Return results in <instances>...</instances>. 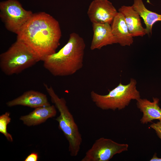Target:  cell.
<instances>
[{"label": "cell", "instance_id": "5b68a950", "mask_svg": "<svg viewBox=\"0 0 161 161\" xmlns=\"http://www.w3.org/2000/svg\"><path fill=\"white\" fill-rule=\"evenodd\" d=\"M40 60L23 42L16 41L6 51L0 55V68L5 75L19 74L35 65Z\"/></svg>", "mask_w": 161, "mask_h": 161}, {"label": "cell", "instance_id": "30bf717a", "mask_svg": "<svg viewBox=\"0 0 161 161\" xmlns=\"http://www.w3.org/2000/svg\"><path fill=\"white\" fill-rule=\"evenodd\" d=\"M9 107L18 105L36 108L50 105L46 95L33 90L27 91L19 97L6 103Z\"/></svg>", "mask_w": 161, "mask_h": 161}, {"label": "cell", "instance_id": "ac0fdd59", "mask_svg": "<svg viewBox=\"0 0 161 161\" xmlns=\"http://www.w3.org/2000/svg\"><path fill=\"white\" fill-rule=\"evenodd\" d=\"M38 153L35 152H32L26 157L24 161H37L38 160Z\"/></svg>", "mask_w": 161, "mask_h": 161}, {"label": "cell", "instance_id": "7a4b0ae2", "mask_svg": "<svg viewBox=\"0 0 161 161\" xmlns=\"http://www.w3.org/2000/svg\"><path fill=\"white\" fill-rule=\"evenodd\" d=\"M85 47L83 38L78 34L72 32L62 48L44 59L43 66L55 76L72 75L83 66Z\"/></svg>", "mask_w": 161, "mask_h": 161}, {"label": "cell", "instance_id": "2e32d148", "mask_svg": "<svg viewBox=\"0 0 161 161\" xmlns=\"http://www.w3.org/2000/svg\"><path fill=\"white\" fill-rule=\"evenodd\" d=\"M10 116V113L8 112H6L0 116V132L4 135L8 141L12 142L13 138L12 135L7 130V125L11 120Z\"/></svg>", "mask_w": 161, "mask_h": 161}, {"label": "cell", "instance_id": "9a60e30c", "mask_svg": "<svg viewBox=\"0 0 161 161\" xmlns=\"http://www.w3.org/2000/svg\"><path fill=\"white\" fill-rule=\"evenodd\" d=\"M132 6L143 20L146 34L151 35L154 24L157 21H161V14L147 9L143 0H134Z\"/></svg>", "mask_w": 161, "mask_h": 161}, {"label": "cell", "instance_id": "e0dca14e", "mask_svg": "<svg viewBox=\"0 0 161 161\" xmlns=\"http://www.w3.org/2000/svg\"><path fill=\"white\" fill-rule=\"evenodd\" d=\"M149 127L154 129L158 137L161 140V120L156 123H153Z\"/></svg>", "mask_w": 161, "mask_h": 161}, {"label": "cell", "instance_id": "d6986e66", "mask_svg": "<svg viewBox=\"0 0 161 161\" xmlns=\"http://www.w3.org/2000/svg\"><path fill=\"white\" fill-rule=\"evenodd\" d=\"M150 161H161V158L158 157L157 154L155 153L152 157L150 160Z\"/></svg>", "mask_w": 161, "mask_h": 161}, {"label": "cell", "instance_id": "8fae6325", "mask_svg": "<svg viewBox=\"0 0 161 161\" xmlns=\"http://www.w3.org/2000/svg\"><path fill=\"white\" fill-rule=\"evenodd\" d=\"M124 16L129 31L133 37H143L146 34L141 24L140 16L132 5H123L118 9Z\"/></svg>", "mask_w": 161, "mask_h": 161}, {"label": "cell", "instance_id": "ba28073f", "mask_svg": "<svg viewBox=\"0 0 161 161\" xmlns=\"http://www.w3.org/2000/svg\"><path fill=\"white\" fill-rule=\"evenodd\" d=\"M118 13L108 0H93L89 6L87 14L92 23L111 24Z\"/></svg>", "mask_w": 161, "mask_h": 161}, {"label": "cell", "instance_id": "277c9868", "mask_svg": "<svg viewBox=\"0 0 161 161\" xmlns=\"http://www.w3.org/2000/svg\"><path fill=\"white\" fill-rule=\"evenodd\" d=\"M137 83L136 80L131 78L127 84L120 83L104 95L92 91L90 93L92 100L98 108L103 110H122L128 106L132 100H137L140 98Z\"/></svg>", "mask_w": 161, "mask_h": 161}, {"label": "cell", "instance_id": "8992f818", "mask_svg": "<svg viewBox=\"0 0 161 161\" xmlns=\"http://www.w3.org/2000/svg\"><path fill=\"white\" fill-rule=\"evenodd\" d=\"M33 13L25 10L17 0L0 3V17L9 31L17 34L32 16Z\"/></svg>", "mask_w": 161, "mask_h": 161}, {"label": "cell", "instance_id": "9c48e42d", "mask_svg": "<svg viewBox=\"0 0 161 161\" xmlns=\"http://www.w3.org/2000/svg\"><path fill=\"white\" fill-rule=\"evenodd\" d=\"M93 32L90 49H100L104 46L117 44L112 30L111 24L107 23H92Z\"/></svg>", "mask_w": 161, "mask_h": 161}, {"label": "cell", "instance_id": "6da1fadb", "mask_svg": "<svg viewBox=\"0 0 161 161\" xmlns=\"http://www.w3.org/2000/svg\"><path fill=\"white\" fill-rule=\"evenodd\" d=\"M40 60L55 53L60 44L61 32L59 22L44 12L33 13L17 34Z\"/></svg>", "mask_w": 161, "mask_h": 161}, {"label": "cell", "instance_id": "7c38bea8", "mask_svg": "<svg viewBox=\"0 0 161 161\" xmlns=\"http://www.w3.org/2000/svg\"><path fill=\"white\" fill-rule=\"evenodd\" d=\"M153 101L140 98L137 100V106L143 116L140 120L141 123L147 124L155 120H161V108L159 105V99L153 97Z\"/></svg>", "mask_w": 161, "mask_h": 161}, {"label": "cell", "instance_id": "4fadbf2b", "mask_svg": "<svg viewBox=\"0 0 161 161\" xmlns=\"http://www.w3.org/2000/svg\"><path fill=\"white\" fill-rule=\"evenodd\" d=\"M111 25L117 43L122 46H130L133 44V37L129 32L124 16L121 13H117Z\"/></svg>", "mask_w": 161, "mask_h": 161}, {"label": "cell", "instance_id": "3957f363", "mask_svg": "<svg viewBox=\"0 0 161 161\" xmlns=\"http://www.w3.org/2000/svg\"><path fill=\"white\" fill-rule=\"evenodd\" d=\"M44 85L51 101L60 112V115L56 120L58 123L59 129L63 132L68 142L70 154L71 156L76 157L79 152L82 141L78 127L65 99L59 97L51 86H49L45 83Z\"/></svg>", "mask_w": 161, "mask_h": 161}, {"label": "cell", "instance_id": "52a82bcc", "mask_svg": "<svg viewBox=\"0 0 161 161\" xmlns=\"http://www.w3.org/2000/svg\"><path fill=\"white\" fill-rule=\"evenodd\" d=\"M129 145L104 137L96 140L81 161H108L117 154L128 150Z\"/></svg>", "mask_w": 161, "mask_h": 161}, {"label": "cell", "instance_id": "5bb4252c", "mask_svg": "<svg viewBox=\"0 0 161 161\" xmlns=\"http://www.w3.org/2000/svg\"><path fill=\"white\" fill-rule=\"evenodd\" d=\"M57 114L55 106L40 107L29 114L23 116L20 120L28 126L37 125L45 122L48 119L55 117Z\"/></svg>", "mask_w": 161, "mask_h": 161}]
</instances>
